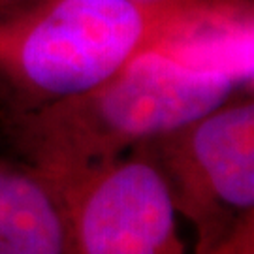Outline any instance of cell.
Instances as JSON below:
<instances>
[{"mask_svg":"<svg viewBox=\"0 0 254 254\" xmlns=\"http://www.w3.org/2000/svg\"><path fill=\"white\" fill-rule=\"evenodd\" d=\"M196 36L137 55L91 91L30 111L0 113L8 141L23 164L47 181L64 183L253 89Z\"/></svg>","mask_w":254,"mask_h":254,"instance_id":"6da1fadb","label":"cell"},{"mask_svg":"<svg viewBox=\"0 0 254 254\" xmlns=\"http://www.w3.org/2000/svg\"><path fill=\"white\" fill-rule=\"evenodd\" d=\"M253 0H15L0 4V113L100 85L137 55Z\"/></svg>","mask_w":254,"mask_h":254,"instance_id":"7a4b0ae2","label":"cell"},{"mask_svg":"<svg viewBox=\"0 0 254 254\" xmlns=\"http://www.w3.org/2000/svg\"><path fill=\"white\" fill-rule=\"evenodd\" d=\"M51 185L72 254H183L170 187L141 145L96 172Z\"/></svg>","mask_w":254,"mask_h":254,"instance_id":"277c9868","label":"cell"},{"mask_svg":"<svg viewBox=\"0 0 254 254\" xmlns=\"http://www.w3.org/2000/svg\"><path fill=\"white\" fill-rule=\"evenodd\" d=\"M8 2H15V0H0V4H8Z\"/></svg>","mask_w":254,"mask_h":254,"instance_id":"52a82bcc","label":"cell"},{"mask_svg":"<svg viewBox=\"0 0 254 254\" xmlns=\"http://www.w3.org/2000/svg\"><path fill=\"white\" fill-rule=\"evenodd\" d=\"M175 209L194 220L198 254H211L253 222L254 102L247 92L143 143Z\"/></svg>","mask_w":254,"mask_h":254,"instance_id":"3957f363","label":"cell"},{"mask_svg":"<svg viewBox=\"0 0 254 254\" xmlns=\"http://www.w3.org/2000/svg\"><path fill=\"white\" fill-rule=\"evenodd\" d=\"M205 28H207V27H205ZM205 28H203V30H205ZM200 36H201V34H200ZM201 38H203V36H201ZM203 40H205V38H203ZM205 42H207V40H205ZM207 44H209V42H207ZM209 49H211V46H209ZM211 51H213V49H211ZM215 55H217V53H215ZM217 57H218V55H217ZM218 59H220V57H218ZM220 61H222V59H220ZM222 63H224V61H222ZM224 64H226V63H224ZM226 66H228V64H226ZM228 68H230V66H228ZM243 81H245V79H243ZM251 85H253V83H251Z\"/></svg>","mask_w":254,"mask_h":254,"instance_id":"8992f818","label":"cell"},{"mask_svg":"<svg viewBox=\"0 0 254 254\" xmlns=\"http://www.w3.org/2000/svg\"><path fill=\"white\" fill-rule=\"evenodd\" d=\"M0 254H72L61 198L27 164L0 160Z\"/></svg>","mask_w":254,"mask_h":254,"instance_id":"5b68a950","label":"cell"}]
</instances>
